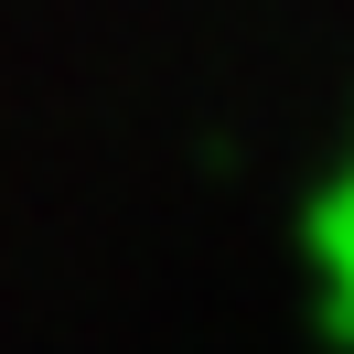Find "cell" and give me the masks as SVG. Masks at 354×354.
<instances>
[{
    "mask_svg": "<svg viewBox=\"0 0 354 354\" xmlns=\"http://www.w3.org/2000/svg\"><path fill=\"white\" fill-rule=\"evenodd\" d=\"M301 279H311V333L333 354H354V140L301 194Z\"/></svg>",
    "mask_w": 354,
    "mask_h": 354,
    "instance_id": "6da1fadb",
    "label": "cell"
}]
</instances>
